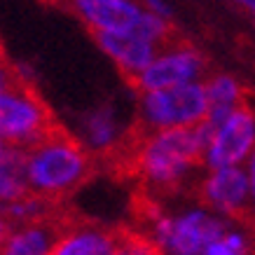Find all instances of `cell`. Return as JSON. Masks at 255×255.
Segmentation results:
<instances>
[{"label": "cell", "instance_id": "1", "mask_svg": "<svg viewBox=\"0 0 255 255\" xmlns=\"http://www.w3.org/2000/svg\"><path fill=\"white\" fill-rule=\"evenodd\" d=\"M213 131L206 120L197 127L147 131L136 147V171L147 185L159 190L185 183L197 166H204Z\"/></svg>", "mask_w": 255, "mask_h": 255}, {"label": "cell", "instance_id": "2", "mask_svg": "<svg viewBox=\"0 0 255 255\" xmlns=\"http://www.w3.org/2000/svg\"><path fill=\"white\" fill-rule=\"evenodd\" d=\"M26 166L31 192L45 199L70 194L92 173L89 152L80 145L78 138H70L61 131H52L40 143L28 147Z\"/></svg>", "mask_w": 255, "mask_h": 255}, {"label": "cell", "instance_id": "3", "mask_svg": "<svg viewBox=\"0 0 255 255\" xmlns=\"http://www.w3.org/2000/svg\"><path fill=\"white\" fill-rule=\"evenodd\" d=\"M227 227V218L216 211L192 206L180 213H157L150 223V239L159 255H201Z\"/></svg>", "mask_w": 255, "mask_h": 255}, {"label": "cell", "instance_id": "4", "mask_svg": "<svg viewBox=\"0 0 255 255\" xmlns=\"http://www.w3.org/2000/svg\"><path fill=\"white\" fill-rule=\"evenodd\" d=\"M206 113L209 101L204 80L171 89L143 92L138 96V120L145 127V131L197 127L206 120Z\"/></svg>", "mask_w": 255, "mask_h": 255}, {"label": "cell", "instance_id": "5", "mask_svg": "<svg viewBox=\"0 0 255 255\" xmlns=\"http://www.w3.org/2000/svg\"><path fill=\"white\" fill-rule=\"evenodd\" d=\"M54 129L52 113L33 87L16 85L0 92V136L7 145L33 147Z\"/></svg>", "mask_w": 255, "mask_h": 255}, {"label": "cell", "instance_id": "6", "mask_svg": "<svg viewBox=\"0 0 255 255\" xmlns=\"http://www.w3.org/2000/svg\"><path fill=\"white\" fill-rule=\"evenodd\" d=\"M204 73H206V59L197 47L185 45V42H169L157 52L150 66L143 73H138L131 82L138 89V94H143L201 82Z\"/></svg>", "mask_w": 255, "mask_h": 255}, {"label": "cell", "instance_id": "7", "mask_svg": "<svg viewBox=\"0 0 255 255\" xmlns=\"http://www.w3.org/2000/svg\"><path fill=\"white\" fill-rule=\"evenodd\" d=\"M255 150V115L246 106H241L227 122L213 131L206 152L204 169H225V166H244Z\"/></svg>", "mask_w": 255, "mask_h": 255}, {"label": "cell", "instance_id": "8", "mask_svg": "<svg viewBox=\"0 0 255 255\" xmlns=\"http://www.w3.org/2000/svg\"><path fill=\"white\" fill-rule=\"evenodd\" d=\"M199 197L206 209L223 218L241 216L251 206V183L244 166H225L206 171L199 183Z\"/></svg>", "mask_w": 255, "mask_h": 255}, {"label": "cell", "instance_id": "9", "mask_svg": "<svg viewBox=\"0 0 255 255\" xmlns=\"http://www.w3.org/2000/svg\"><path fill=\"white\" fill-rule=\"evenodd\" d=\"M68 7L94 35L133 31L145 12L140 0H70Z\"/></svg>", "mask_w": 255, "mask_h": 255}, {"label": "cell", "instance_id": "10", "mask_svg": "<svg viewBox=\"0 0 255 255\" xmlns=\"http://www.w3.org/2000/svg\"><path fill=\"white\" fill-rule=\"evenodd\" d=\"M124 122L113 101L99 103L78 120V140L89 155L113 152L124 136Z\"/></svg>", "mask_w": 255, "mask_h": 255}, {"label": "cell", "instance_id": "11", "mask_svg": "<svg viewBox=\"0 0 255 255\" xmlns=\"http://www.w3.org/2000/svg\"><path fill=\"white\" fill-rule=\"evenodd\" d=\"M96 47L117 68L122 70L127 78H136L138 73L150 66V61L157 56V52L162 47H157L155 42L140 38L138 33L127 31V33H96L94 35Z\"/></svg>", "mask_w": 255, "mask_h": 255}, {"label": "cell", "instance_id": "12", "mask_svg": "<svg viewBox=\"0 0 255 255\" xmlns=\"http://www.w3.org/2000/svg\"><path fill=\"white\" fill-rule=\"evenodd\" d=\"M59 234L52 220L14 225L0 246V255H52Z\"/></svg>", "mask_w": 255, "mask_h": 255}, {"label": "cell", "instance_id": "13", "mask_svg": "<svg viewBox=\"0 0 255 255\" xmlns=\"http://www.w3.org/2000/svg\"><path fill=\"white\" fill-rule=\"evenodd\" d=\"M204 89H206V101H209V113H206V122L218 129L223 122H227L237 110L244 106V89H241L239 80L227 75V73H218L204 80Z\"/></svg>", "mask_w": 255, "mask_h": 255}, {"label": "cell", "instance_id": "14", "mask_svg": "<svg viewBox=\"0 0 255 255\" xmlns=\"http://www.w3.org/2000/svg\"><path fill=\"white\" fill-rule=\"evenodd\" d=\"M115 239V234L103 227L78 225L59 234L52 255H113Z\"/></svg>", "mask_w": 255, "mask_h": 255}, {"label": "cell", "instance_id": "15", "mask_svg": "<svg viewBox=\"0 0 255 255\" xmlns=\"http://www.w3.org/2000/svg\"><path fill=\"white\" fill-rule=\"evenodd\" d=\"M26 194H31L26 147L7 145L0 152V206H7Z\"/></svg>", "mask_w": 255, "mask_h": 255}, {"label": "cell", "instance_id": "16", "mask_svg": "<svg viewBox=\"0 0 255 255\" xmlns=\"http://www.w3.org/2000/svg\"><path fill=\"white\" fill-rule=\"evenodd\" d=\"M0 213L7 218L12 225H26V223L47 220V213H49V199L31 192V194H26V197H21V199L7 204V206H0Z\"/></svg>", "mask_w": 255, "mask_h": 255}, {"label": "cell", "instance_id": "17", "mask_svg": "<svg viewBox=\"0 0 255 255\" xmlns=\"http://www.w3.org/2000/svg\"><path fill=\"white\" fill-rule=\"evenodd\" d=\"M201 255H253V246L246 232L237 227H227L218 239H213L204 248Z\"/></svg>", "mask_w": 255, "mask_h": 255}, {"label": "cell", "instance_id": "18", "mask_svg": "<svg viewBox=\"0 0 255 255\" xmlns=\"http://www.w3.org/2000/svg\"><path fill=\"white\" fill-rule=\"evenodd\" d=\"M133 33H138L140 38L155 42L157 47H164V45H169V40H171V21H166V19H162V16H157V14H150L145 9L143 16H140L138 26L133 28Z\"/></svg>", "mask_w": 255, "mask_h": 255}, {"label": "cell", "instance_id": "19", "mask_svg": "<svg viewBox=\"0 0 255 255\" xmlns=\"http://www.w3.org/2000/svg\"><path fill=\"white\" fill-rule=\"evenodd\" d=\"M113 255H159V251H157L150 237L122 234L115 239V253Z\"/></svg>", "mask_w": 255, "mask_h": 255}, {"label": "cell", "instance_id": "20", "mask_svg": "<svg viewBox=\"0 0 255 255\" xmlns=\"http://www.w3.org/2000/svg\"><path fill=\"white\" fill-rule=\"evenodd\" d=\"M140 5H143V9H147L150 14L162 16L166 21L173 19V7H171L169 0H140Z\"/></svg>", "mask_w": 255, "mask_h": 255}, {"label": "cell", "instance_id": "21", "mask_svg": "<svg viewBox=\"0 0 255 255\" xmlns=\"http://www.w3.org/2000/svg\"><path fill=\"white\" fill-rule=\"evenodd\" d=\"M19 85L16 80V73H14V66H9L2 56H0V92H7L12 87Z\"/></svg>", "mask_w": 255, "mask_h": 255}, {"label": "cell", "instance_id": "22", "mask_svg": "<svg viewBox=\"0 0 255 255\" xmlns=\"http://www.w3.org/2000/svg\"><path fill=\"white\" fill-rule=\"evenodd\" d=\"M14 73H16L19 85H23V87H33V85H35V68H33L31 63H23V61L16 63Z\"/></svg>", "mask_w": 255, "mask_h": 255}, {"label": "cell", "instance_id": "23", "mask_svg": "<svg viewBox=\"0 0 255 255\" xmlns=\"http://www.w3.org/2000/svg\"><path fill=\"white\" fill-rule=\"evenodd\" d=\"M244 169L248 173V183H251V197H253V204H255V150L251 152V157L246 159Z\"/></svg>", "mask_w": 255, "mask_h": 255}, {"label": "cell", "instance_id": "24", "mask_svg": "<svg viewBox=\"0 0 255 255\" xmlns=\"http://www.w3.org/2000/svg\"><path fill=\"white\" fill-rule=\"evenodd\" d=\"M12 227H14V225H12V223L7 220V218L0 213V246H2V241L7 239V234L12 232Z\"/></svg>", "mask_w": 255, "mask_h": 255}, {"label": "cell", "instance_id": "25", "mask_svg": "<svg viewBox=\"0 0 255 255\" xmlns=\"http://www.w3.org/2000/svg\"><path fill=\"white\" fill-rule=\"evenodd\" d=\"M232 5H237V7H241L244 12H248V14L255 16V0H230Z\"/></svg>", "mask_w": 255, "mask_h": 255}, {"label": "cell", "instance_id": "26", "mask_svg": "<svg viewBox=\"0 0 255 255\" xmlns=\"http://www.w3.org/2000/svg\"><path fill=\"white\" fill-rule=\"evenodd\" d=\"M47 2H56V5H70V0H47Z\"/></svg>", "mask_w": 255, "mask_h": 255}, {"label": "cell", "instance_id": "27", "mask_svg": "<svg viewBox=\"0 0 255 255\" xmlns=\"http://www.w3.org/2000/svg\"><path fill=\"white\" fill-rule=\"evenodd\" d=\"M5 147H7V143H5V140H2V136H0V152H2Z\"/></svg>", "mask_w": 255, "mask_h": 255}, {"label": "cell", "instance_id": "28", "mask_svg": "<svg viewBox=\"0 0 255 255\" xmlns=\"http://www.w3.org/2000/svg\"><path fill=\"white\" fill-rule=\"evenodd\" d=\"M253 213H255V204H253Z\"/></svg>", "mask_w": 255, "mask_h": 255}]
</instances>
